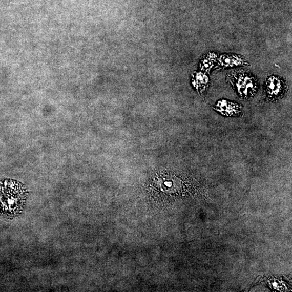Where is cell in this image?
<instances>
[{
    "label": "cell",
    "mask_w": 292,
    "mask_h": 292,
    "mask_svg": "<svg viewBox=\"0 0 292 292\" xmlns=\"http://www.w3.org/2000/svg\"><path fill=\"white\" fill-rule=\"evenodd\" d=\"M286 85L281 77L272 75L267 78L265 86V93L270 101L281 99L286 93Z\"/></svg>",
    "instance_id": "3"
},
{
    "label": "cell",
    "mask_w": 292,
    "mask_h": 292,
    "mask_svg": "<svg viewBox=\"0 0 292 292\" xmlns=\"http://www.w3.org/2000/svg\"><path fill=\"white\" fill-rule=\"evenodd\" d=\"M217 55L214 53L207 54L204 58L201 64V69L206 72H209L213 67L214 63L217 61Z\"/></svg>",
    "instance_id": "7"
},
{
    "label": "cell",
    "mask_w": 292,
    "mask_h": 292,
    "mask_svg": "<svg viewBox=\"0 0 292 292\" xmlns=\"http://www.w3.org/2000/svg\"><path fill=\"white\" fill-rule=\"evenodd\" d=\"M218 67L220 68L249 65L244 58L235 54L221 55L218 58Z\"/></svg>",
    "instance_id": "5"
},
{
    "label": "cell",
    "mask_w": 292,
    "mask_h": 292,
    "mask_svg": "<svg viewBox=\"0 0 292 292\" xmlns=\"http://www.w3.org/2000/svg\"><path fill=\"white\" fill-rule=\"evenodd\" d=\"M227 79L241 99H250L258 91L256 77L244 71H234L228 75Z\"/></svg>",
    "instance_id": "2"
},
{
    "label": "cell",
    "mask_w": 292,
    "mask_h": 292,
    "mask_svg": "<svg viewBox=\"0 0 292 292\" xmlns=\"http://www.w3.org/2000/svg\"><path fill=\"white\" fill-rule=\"evenodd\" d=\"M213 109L221 115L226 117L238 116L242 112L241 105L224 99L218 101Z\"/></svg>",
    "instance_id": "4"
},
{
    "label": "cell",
    "mask_w": 292,
    "mask_h": 292,
    "mask_svg": "<svg viewBox=\"0 0 292 292\" xmlns=\"http://www.w3.org/2000/svg\"><path fill=\"white\" fill-rule=\"evenodd\" d=\"M26 192L23 185L12 180L0 183V213L12 217L18 215L24 208Z\"/></svg>",
    "instance_id": "1"
},
{
    "label": "cell",
    "mask_w": 292,
    "mask_h": 292,
    "mask_svg": "<svg viewBox=\"0 0 292 292\" xmlns=\"http://www.w3.org/2000/svg\"><path fill=\"white\" fill-rule=\"evenodd\" d=\"M193 85L200 95H203L204 93L208 89L210 79L208 76L204 73L199 72L194 74Z\"/></svg>",
    "instance_id": "6"
}]
</instances>
